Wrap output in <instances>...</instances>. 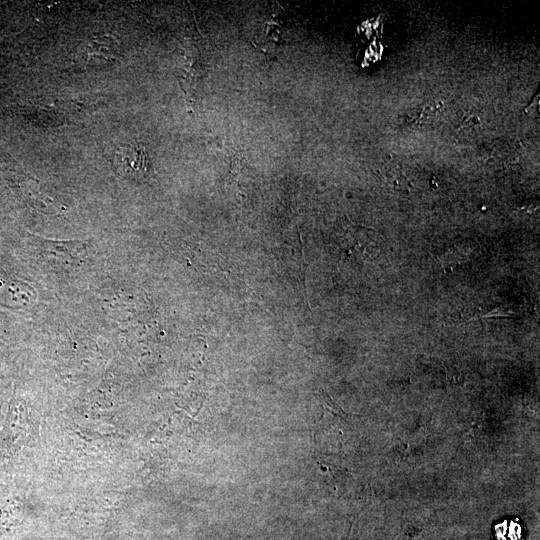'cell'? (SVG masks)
Wrapping results in <instances>:
<instances>
[{"label":"cell","instance_id":"6da1fadb","mask_svg":"<svg viewBox=\"0 0 540 540\" xmlns=\"http://www.w3.org/2000/svg\"><path fill=\"white\" fill-rule=\"evenodd\" d=\"M114 165L123 177L140 178L149 171V158L142 144H123L114 154Z\"/></svg>","mask_w":540,"mask_h":540},{"label":"cell","instance_id":"7a4b0ae2","mask_svg":"<svg viewBox=\"0 0 540 540\" xmlns=\"http://www.w3.org/2000/svg\"><path fill=\"white\" fill-rule=\"evenodd\" d=\"M85 53L89 59L91 56H100L105 59H113L112 53L115 50V41L106 35L93 36L86 43Z\"/></svg>","mask_w":540,"mask_h":540}]
</instances>
